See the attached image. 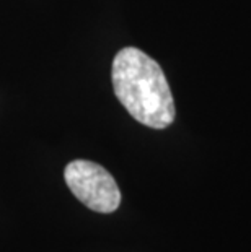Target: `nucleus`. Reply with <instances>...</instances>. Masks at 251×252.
<instances>
[{"mask_svg": "<svg viewBox=\"0 0 251 252\" xmlns=\"http://www.w3.org/2000/svg\"><path fill=\"white\" fill-rule=\"evenodd\" d=\"M114 94L137 122L150 128H167L175 121L173 94L162 67L145 52L124 47L111 68Z\"/></svg>", "mask_w": 251, "mask_h": 252, "instance_id": "1", "label": "nucleus"}, {"mask_svg": "<svg viewBox=\"0 0 251 252\" xmlns=\"http://www.w3.org/2000/svg\"><path fill=\"white\" fill-rule=\"evenodd\" d=\"M69 189L85 207L98 213H113L121 205V190L114 178L98 163L75 159L64 169Z\"/></svg>", "mask_w": 251, "mask_h": 252, "instance_id": "2", "label": "nucleus"}]
</instances>
